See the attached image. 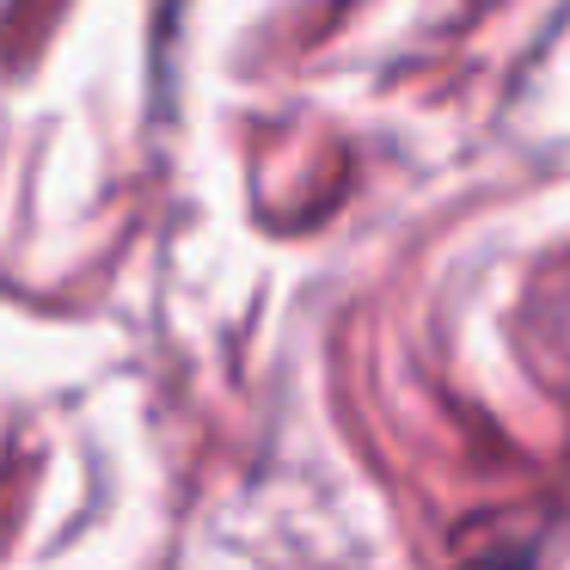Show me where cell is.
<instances>
[{
  "mask_svg": "<svg viewBox=\"0 0 570 570\" xmlns=\"http://www.w3.org/2000/svg\"><path fill=\"white\" fill-rule=\"evenodd\" d=\"M460 570H528V558L521 552H491V558H472V564H460Z\"/></svg>",
  "mask_w": 570,
  "mask_h": 570,
  "instance_id": "6da1fadb",
  "label": "cell"
}]
</instances>
